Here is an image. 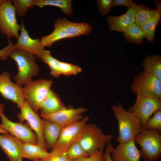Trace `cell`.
<instances>
[{
  "label": "cell",
  "mask_w": 161,
  "mask_h": 161,
  "mask_svg": "<svg viewBox=\"0 0 161 161\" xmlns=\"http://www.w3.org/2000/svg\"><path fill=\"white\" fill-rule=\"evenodd\" d=\"M92 30L91 26L86 22H74L65 18H58L54 21L53 31L43 37L41 41L44 47H51L58 41L87 35Z\"/></svg>",
  "instance_id": "obj_1"
},
{
  "label": "cell",
  "mask_w": 161,
  "mask_h": 161,
  "mask_svg": "<svg viewBox=\"0 0 161 161\" xmlns=\"http://www.w3.org/2000/svg\"><path fill=\"white\" fill-rule=\"evenodd\" d=\"M112 108L118 123L117 141L122 143L134 140L144 128L139 120L133 114L126 110L120 102L117 105H112Z\"/></svg>",
  "instance_id": "obj_2"
},
{
  "label": "cell",
  "mask_w": 161,
  "mask_h": 161,
  "mask_svg": "<svg viewBox=\"0 0 161 161\" xmlns=\"http://www.w3.org/2000/svg\"><path fill=\"white\" fill-rule=\"evenodd\" d=\"M16 62L18 67L17 73L13 77L16 83L21 86L32 80L38 74L39 70L36 57L32 53L20 49H15L9 56Z\"/></svg>",
  "instance_id": "obj_3"
},
{
  "label": "cell",
  "mask_w": 161,
  "mask_h": 161,
  "mask_svg": "<svg viewBox=\"0 0 161 161\" xmlns=\"http://www.w3.org/2000/svg\"><path fill=\"white\" fill-rule=\"evenodd\" d=\"M113 138L111 134L103 133L96 125L86 123L78 141L89 156L97 151H103Z\"/></svg>",
  "instance_id": "obj_4"
},
{
  "label": "cell",
  "mask_w": 161,
  "mask_h": 161,
  "mask_svg": "<svg viewBox=\"0 0 161 161\" xmlns=\"http://www.w3.org/2000/svg\"><path fill=\"white\" fill-rule=\"evenodd\" d=\"M139 145L141 157L145 161H157L161 156V135L159 132L143 128L134 139Z\"/></svg>",
  "instance_id": "obj_5"
},
{
  "label": "cell",
  "mask_w": 161,
  "mask_h": 161,
  "mask_svg": "<svg viewBox=\"0 0 161 161\" xmlns=\"http://www.w3.org/2000/svg\"><path fill=\"white\" fill-rule=\"evenodd\" d=\"M53 83L52 80L41 78L31 80L22 87L25 100L36 112L47 97Z\"/></svg>",
  "instance_id": "obj_6"
},
{
  "label": "cell",
  "mask_w": 161,
  "mask_h": 161,
  "mask_svg": "<svg viewBox=\"0 0 161 161\" xmlns=\"http://www.w3.org/2000/svg\"><path fill=\"white\" fill-rule=\"evenodd\" d=\"M131 90L136 95H140L161 99V80L143 71L134 78Z\"/></svg>",
  "instance_id": "obj_7"
},
{
  "label": "cell",
  "mask_w": 161,
  "mask_h": 161,
  "mask_svg": "<svg viewBox=\"0 0 161 161\" xmlns=\"http://www.w3.org/2000/svg\"><path fill=\"white\" fill-rule=\"evenodd\" d=\"M21 26L18 24L12 1L4 0L0 6V32L10 39H17Z\"/></svg>",
  "instance_id": "obj_8"
},
{
  "label": "cell",
  "mask_w": 161,
  "mask_h": 161,
  "mask_svg": "<svg viewBox=\"0 0 161 161\" xmlns=\"http://www.w3.org/2000/svg\"><path fill=\"white\" fill-rule=\"evenodd\" d=\"M161 109L160 99L137 95L135 103L128 111L136 117L144 128L148 119Z\"/></svg>",
  "instance_id": "obj_9"
},
{
  "label": "cell",
  "mask_w": 161,
  "mask_h": 161,
  "mask_svg": "<svg viewBox=\"0 0 161 161\" xmlns=\"http://www.w3.org/2000/svg\"><path fill=\"white\" fill-rule=\"evenodd\" d=\"M2 128L8 133L22 142L27 143L37 144L38 139L29 124L15 122L10 120L2 112L0 113Z\"/></svg>",
  "instance_id": "obj_10"
},
{
  "label": "cell",
  "mask_w": 161,
  "mask_h": 161,
  "mask_svg": "<svg viewBox=\"0 0 161 161\" xmlns=\"http://www.w3.org/2000/svg\"><path fill=\"white\" fill-rule=\"evenodd\" d=\"M20 112L17 114L19 122H27L31 129L36 134L37 145L44 150L47 148L43 137L44 121L37 112H35L26 101L20 108Z\"/></svg>",
  "instance_id": "obj_11"
},
{
  "label": "cell",
  "mask_w": 161,
  "mask_h": 161,
  "mask_svg": "<svg viewBox=\"0 0 161 161\" xmlns=\"http://www.w3.org/2000/svg\"><path fill=\"white\" fill-rule=\"evenodd\" d=\"M89 120V117L86 116L78 121L62 127L58 140L54 147L65 153L69 147L78 140Z\"/></svg>",
  "instance_id": "obj_12"
},
{
  "label": "cell",
  "mask_w": 161,
  "mask_h": 161,
  "mask_svg": "<svg viewBox=\"0 0 161 161\" xmlns=\"http://www.w3.org/2000/svg\"><path fill=\"white\" fill-rule=\"evenodd\" d=\"M0 93L5 99L16 104L19 108L25 101L22 87L12 82L10 73L7 71L0 75Z\"/></svg>",
  "instance_id": "obj_13"
},
{
  "label": "cell",
  "mask_w": 161,
  "mask_h": 161,
  "mask_svg": "<svg viewBox=\"0 0 161 161\" xmlns=\"http://www.w3.org/2000/svg\"><path fill=\"white\" fill-rule=\"evenodd\" d=\"M87 111L83 107L66 108L55 113L40 114L43 119H46L59 125L62 127L70 125L82 119L83 114Z\"/></svg>",
  "instance_id": "obj_14"
},
{
  "label": "cell",
  "mask_w": 161,
  "mask_h": 161,
  "mask_svg": "<svg viewBox=\"0 0 161 161\" xmlns=\"http://www.w3.org/2000/svg\"><path fill=\"white\" fill-rule=\"evenodd\" d=\"M20 34L16 42L14 44L15 49L26 50L33 54L38 59L45 51L44 47L40 39L31 38L26 30L23 21L21 23Z\"/></svg>",
  "instance_id": "obj_15"
},
{
  "label": "cell",
  "mask_w": 161,
  "mask_h": 161,
  "mask_svg": "<svg viewBox=\"0 0 161 161\" xmlns=\"http://www.w3.org/2000/svg\"><path fill=\"white\" fill-rule=\"evenodd\" d=\"M111 156L113 161H140L141 157L134 139L126 143H119L114 148Z\"/></svg>",
  "instance_id": "obj_16"
},
{
  "label": "cell",
  "mask_w": 161,
  "mask_h": 161,
  "mask_svg": "<svg viewBox=\"0 0 161 161\" xmlns=\"http://www.w3.org/2000/svg\"><path fill=\"white\" fill-rule=\"evenodd\" d=\"M21 141L9 133L0 135V147L10 161H22Z\"/></svg>",
  "instance_id": "obj_17"
},
{
  "label": "cell",
  "mask_w": 161,
  "mask_h": 161,
  "mask_svg": "<svg viewBox=\"0 0 161 161\" xmlns=\"http://www.w3.org/2000/svg\"><path fill=\"white\" fill-rule=\"evenodd\" d=\"M133 5L124 14L119 16H110L106 21L110 30L123 32L130 25L135 22V9Z\"/></svg>",
  "instance_id": "obj_18"
},
{
  "label": "cell",
  "mask_w": 161,
  "mask_h": 161,
  "mask_svg": "<svg viewBox=\"0 0 161 161\" xmlns=\"http://www.w3.org/2000/svg\"><path fill=\"white\" fill-rule=\"evenodd\" d=\"M43 119L44 138L47 148L52 149L57 142L62 127L49 120Z\"/></svg>",
  "instance_id": "obj_19"
},
{
  "label": "cell",
  "mask_w": 161,
  "mask_h": 161,
  "mask_svg": "<svg viewBox=\"0 0 161 161\" xmlns=\"http://www.w3.org/2000/svg\"><path fill=\"white\" fill-rule=\"evenodd\" d=\"M66 107L58 95L51 89L41 104L39 110L40 114H47L55 113Z\"/></svg>",
  "instance_id": "obj_20"
},
{
  "label": "cell",
  "mask_w": 161,
  "mask_h": 161,
  "mask_svg": "<svg viewBox=\"0 0 161 161\" xmlns=\"http://www.w3.org/2000/svg\"><path fill=\"white\" fill-rule=\"evenodd\" d=\"M21 155L25 158L33 161L42 159L49 154V152L41 148L37 144L24 143L21 144Z\"/></svg>",
  "instance_id": "obj_21"
},
{
  "label": "cell",
  "mask_w": 161,
  "mask_h": 161,
  "mask_svg": "<svg viewBox=\"0 0 161 161\" xmlns=\"http://www.w3.org/2000/svg\"><path fill=\"white\" fill-rule=\"evenodd\" d=\"M135 24L140 28L153 18L160 10H155L143 4L135 3Z\"/></svg>",
  "instance_id": "obj_22"
},
{
  "label": "cell",
  "mask_w": 161,
  "mask_h": 161,
  "mask_svg": "<svg viewBox=\"0 0 161 161\" xmlns=\"http://www.w3.org/2000/svg\"><path fill=\"white\" fill-rule=\"evenodd\" d=\"M143 71L161 80V57L158 55L147 56L143 63Z\"/></svg>",
  "instance_id": "obj_23"
},
{
  "label": "cell",
  "mask_w": 161,
  "mask_h": 161,
  "mask_svg": "<svg viewBox=\"0 0 161 161\" xmlns=\"http://www.w3.org/2000/svg\"><path fill=\"white\" fill-rule=\"evenodd\" d=\"M72 2L71 0H36L35 6L40 8L46 6L57 7L63 13L70 16L73 13Z\"/></svg>",
  "instance_id": "obj_24"
},
{
  "label": "cell",
  "mask_w": 161,
  "mask_h": 161,
  "mask_svg": "<svg viewBox=\"0 0 161 161\" xmlns=\"http://www.w3.org/2000/svg\"><path fill=\"white\" fill-rule=\"evenodd\" d=\"M124 37L128 41L136 44L143 43L145 36L140 28L133 23L128 26L123 32Z\"/></svg>",
  "instance_id": "obj_25"
},
{
  "label": "cell",
  "mask_w": 161,
  "mask_h": 161,
  "mask_svg": "<svg viewBox=\"0 0 161 161\" xmlns=\"http://www.w3.org/2000/svg\"><path fill=\"white\" fill-rule=\"evenodd\" d=\"M160 20V12L159 11L152 18L144 24L141 27L145 37L148 41H153L155 36L156 27Z\"/></svg>",
  "instance_id": "obj_26"
},
{
  "label": "cell",
  "mask_w": 161,
  "mask_h": 161,
  "mask_svg": "<svg viewBox=\"0 0 161 161\" xmlns=\"http://www.w3.org/2000/svg\"><path fill=\"white\" fill-rule=\"evenodd\" d=\"M41 59L48 66L52 76L58 78L61 75L59 69L60 61L53 57L50 51L45 50Z\"/></svg>",
  "instance_id": "obj_27"
},
{
  "label": "cell",
  "mask_w": 161,
  "mask_h": 161,
  "mask_svg": "<svg viewBox=\"0 0 161 161\" xmlns=\"http://www.w3.org/2000/svg\"><path fill=\"white\" fill-rule=\"evenodd\" d=\"M65 153L70 161L76 160L89 156L78 141L69 147Z\"/></svg>",
  "instance_id": "obj_28"
},
{
  "label": "cell",
  "mask_w": 161,
  "mask_h": 161,
  "mask_svg": "<svg viewBox=\"0 0 161 161\" xmlns=\"http://www.w3.org/2000/svg\"><path fill=\"white\" fill-rule=\"evenodd\" d=\"M36 0H13V5L16 14L20 17L25 16L27 10L35 6Z\"/></svg>",
  "instance_id": "obj_29"
},
{
  "label": "cell",
  "mask_w": 161,
  "mask_h": 161,
  "mask_svg": "<svg viewBox=\"0 0 161 161\" xmlns=\"http://www.w3.org/2000/svg\"><path fill=\"white\" fill-rule=\"evenodd\" d=\"M145 129L151 130L161 131V109L155 112L147 121Z\"/></svg>",
  "instance_id": "obj_30"
},
{
  "label": "cell",
  "mask_w": 161,
  "mask_h": 161,
  "mask_svg": "<svg viewBox=\"0 0 161 161\" xmlns=\"http://www.w3.org/2000/svg\"><path fill=\"white\" fill-rule=\"evenodd\" d=\"M59 69L61 75L68 76L76 75L82 70L81 68L78 66L60 61Z\"/></svg>",
  "instance_id": "obj_31"
},
{
  "label": "cell",
  "mask_w": 161,
  "mask_h": 161,
  "mask_svg": "<svg viewBox=\"0 0 161 161\" xmlns=\"http://www.w3.org/2000/svg\"><path fill=\"white\" fill-rule=\"evenodd\" d=\"M37 161H70L66 153L56 147L52 148L48 155L45 158Z\"/></svg>",
  "instance_id": "obj_32"
},
{
  "label": "cell",
  "mask_w": 161,
  "mask_h": 161,
  "mask_svg": "<svg viewBox=\"0 0 161 161\" xmlns=\"http://www.w3.org/2000/svg\"><path fill=\"white\" fill-rule=\"evenodd\" d=\"M113 0H98L96 1L99 13L102 15H107L112 8Z\"/></svg>",
  "instance_id": "obj_33"
},
{
  "label": "cell",
  "mask_w": 161,
  "mask_h": 161,
  "mask_svg": "<svg viewBox=\"0 0 161 161\" xmlns=\"http://www.w3.org/2000/svg\"><path fill=\"white\" fill-rule=\"evenodd\" d=\"M73 161H104L103 151H97L86 157Z\"/></svg>",
  "instance_id": "obj_34"
},
{
  "label": "cell",
  "mask_w": 161,
  "mask_h": 161,
  "mask_svg": "<svg viewBox=\"0 0 161 161\" xmlns=\"http://www.w3.org/2000/svg\"><path fill=\"white\" fill-rule=\"evenodd\" d=\"M15 48L14 44L9 39L7 46L0 50V58L1 60H6Z\"/></svg>",
  "instance_id": "obj_35"
},
{
  "label": "cell",
  "mask_w": 161,
  "mask_h": 161,
  "mask_svg": "<svg viewBox=\"0 0 161 161\" xmlns=\"http://www.w3.org/2000/svg\"><path fill=\"white\" fill-rule=\"evenodd\" d=\"M134 2L131 0H113L112 7L117 6H124L130 8L133 5Z\"/></svg>",
  "instance_id": "obj_36"
},
{
  "label": "cell",
  "mask_w": 161,
  "mask_h": 161,
  "mask_svg": "<svg viewBox=\"0 0 161 161\" xmlns=\"http://www.w3.org/2000/svg\"><path fill=\"white\" fill-rule=\"evenodd\" d=\"M105 148V151L103 153L104 161H113L111 158V153L114 147L110 142L107 144Z\"/></svg>",
  "instance_id": "obj_37"
},
{
  "label": "cell",
  "mask_w": 161,
  "mask_h": 161,
  "mask_svg": "<svg viewBox=\"0 0 161 161\" xmlns=\"http://www.w3.org/2000/svg\"><path fill=\"white\" fill-rule=\"evenodd\" d=\"M0 133H1L3 134H8V133L4 129H3L1 125L0 124Z\"/></svg>",
  "instance_id": "obj_38"
},
{
  "label": "cell",
  "mask_w": 161,
  "mask_h": 161,
  "mask_svg": "<svg viewBox=\"0 0 161 161\" xmlns=\"http://www.w3.org/2000/svg\"><path fill=\"white\" fill-rule=\"evenodd\" d=\"M4 107V105L3 104L0 103V113L3 112Z\"/></svg>",
  "instance_id": "obj_39"
},
{
  "label": "cell",
  "mask_w": 161,
  "mask_h": 161,
  "mask_svg": "<svg viewBox=\"0 0 161 161\" xmlns=\"http://www.w3.org/2000/svg\"><path fill=\"white\" fill-rule=\"evenodd\" d=\"M4 0H0V6L4 1Z\"/></svg>",
  "instance_id": "obj_40"
},
{
  "label": "cell",
  "mask_w": 161,
  "mask_h": 161,
  "mask_svg": "<svg viewBox=\"0 0 161 161\" xmlns=\"http://www.w3.org/2000/svg\"><path fill=\"white\" fill-rule=\"evenodd\" d=\"M1 60V58H0V61ZM0 75H1V74H0Z\"/></svg>",
  "instance_id": "obj_41"
},
{
  "label": "cell",
  "mask_w": 161,
  "mask_h": 161,
  "mask_svg": "<svg viewBox=\"0 0 161 161\" xmlns=\"http://www.w3.org/2000/svg\"></svg>",
  "instance_id": "obj_42"
}]
</instances>
